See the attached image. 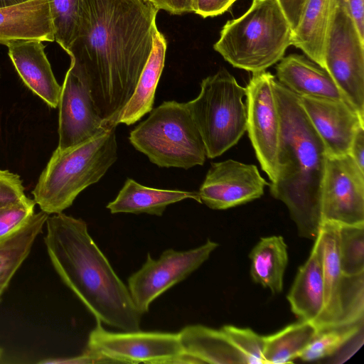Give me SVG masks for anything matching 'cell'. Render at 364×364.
Masks as SVG:
<instances>
[{
	"label": "cell",
	"mask_w": 364,
	"mask_h": 364,
	"mask_svg": "<svg viewBox=\"0 0 364 364\" xmlns=\"http://www.w3.org/2000/svg\"><path fill=\"white\" fill-rule=\"evenodd\" d=\"M159 10L150 0H82L70 70L109 126L132 97L150 56Z\"/></svg>",
	"instance_id": "cell-1"
},
{
	"label": "cell",
	"mask_w": 364,
	"mask_h": 364,
	"mask_svg": "<svg viewBox=\"0 0 364 364\" xmlns=\"http://www.w3.org/2000/svg\"><path fill=\"white\" fill-rule=\"evenodd\" d=\"M46 225L44 242L54 269L97 321L123 331L140 330L142 314L86 223L62 212L48 216Z\"/></svg>",
	"instance_id": "cell-2"
},
{
	"label": "cell",
	"mask_w": 364,
	"mask_h": 364,
	"mask_svg": "<svg viewBox=\"0 0 364 364\" xmlns=\"http://www.w3.org/2000/svg\"><path fill=\"white\" fill-rule=\"evenodd\" d=\"M274 91L280 141L279 175L269 184L270 193L286 205L299 236L315 240L322 224L321 193L328 155L299 96L276 79Z\"/></svg>",
	"instance_id": "cell-3"
},
{
	"label": "cell",
	"mask_w": 364,
	"mask_h": 364,
	"mask_svg": "<svg viewBox=\"0 0 364 364\" xmlns=\"http://www.w3.org/2000/svg\"><path fill=\"white\" fill-rule=\"evenodd\" d=\"M115 126L89 140L53 153L32 191L47 214L62 213L87 187L98 182L117 159Z\"/></svg>",
	"instance_id": "cell-4"
},
{
	"label": "cell",
	"mask_w": 364,
	"mask_h": 364,
	"mask_svg": "<svg viewBox=\"0 0 364 364\" xmlns=\"http://www.w3.org/2000/svg\"><path fill=\"white\" fill-rule=\"evenodd\" d=\"M292 33L276 0H253L244 14L226 22L213 48L233 67L255 73L284 57Z\"/></svg>",
	"instance_id": "cell-5"
},
{
	"label": "cell",
	"mask_w": 364,
	"mask_h": 364,
	"mask_svg": "<svg viewBox=\"0 0 364 364\" xmlns=\"http://www.w3.org/2000/svg\"><path fill=\"white\" fill-rule=\"evenodd\" d=\"M129 139L159 167L188 169L203 165L207 157L187 102H162L130 132Z\"/></svg>",
	"instance_id": "cell-6"
},
{
	"label": "cell",
	"mask_w": 364,
	"mask_h": 364,
	"mask_svg": "<svg viewBox=\"0 0 364 364\" xmlns=\"http://www.w3.org/2000/svg\"><path fill=\"white\" fill-rule=\"evenodd\" d=\"M245 96L246 87L223 68L204 78L198 95L187 102L208 158L222 155L247 131Z\"/></svg>",
	"instance_id": "cell-7"
},
{
	"label": "cell",
	"mask_w": 364,
	"mask_h": 364,
	"mask_svg": "<svg viewBox=\"0 0 364 364\" xmlns=\"http://www.w3.org/2000/svg\"><path fill=\"white\" fill-rule=\"evenodd\" d=\"M319 246L324 283V309L318 331L364 319V272H342L338 248V224L322 223L315 239Z\"/></svg>",
	"instance_id": "cell-8"
},
{
	"label": "cell",
	"mask_w": 364,
	"mask_h": 364,
	"mask_svg": "<svg viewBox=\"0 0 364 364\" xmlns=\"http://www.w3.org/2000/svg\"><path fill=\"white\" fill-rule=\"evenodd\" d=\"M324 63L344 100L364 119V38L342 0L337 1Z\"/></svg>",
	"instance_id": "cell-9"
},
{
	"label": "cell",
	"mask_w": 364,
	"mask_h": 364,
	"mask_svg": "<svg viewBox=\"0 0 364 364\" xmlns=\"http://www.w3.org/2000/svg\"><path fill=\"white\" fill-rule=\"evenodd\" d=\"M87 349L109 363H199L184 352L178 333H114L105 330L100 322L90 333Z\"/></svg>",
	"instance_id": "cell-10"
},
{
	"label": "cell",
	"mask_w": 364,
	"mask_h": 364,
	"mask_svg": "<svg viewBox=\"0 0 364 364\" xmlns=\"http://www.w3.org/2000/svg\"><path fill=\"white\" fill-rule=\"evenodd\" d=\"M269 72L252 73L246 87L247 131L256 156L271 183L279 175L280 118Z\"/></svg>",
	"instance_id": "cell-11"
},
{
	"label": "cell",
	"mask_w": 364,
	"mask_h": 364,
	"mask_svg": "<svg viewBox=\"0 0 364 364\" xmlns=\"http://www.w3.org/2000/svg\"><path fill=\"white\" fill-rule=\"evenodd\" d=\"M218 246L208 240L186 251L166 250L158 259L148 254L142 267L128 279L127 287L139 311L146 313L154 299L196 270Z\"/></svg>",
	"instance_id": "cell-12"
},
{
	"label": "cell",
	"mask_w": 364,
	"mask_h": 364,
	"mask_svg": "<svg viewBox=\"0 0 364 364\" xmlns=\"http://www.w3.org/2000/svg\"><path fill=\"white\" fill-rule=\"evenodd\" d=\"M321 216L322 223L364 224V171L348 154L327 157Z\"/></svg>",
	"instance_id": "cell-13"
},
{
	"label": "cell",
	"mask_w": 364,
	"mask_h": 364,
	"mask_svg": "<svg viewBox=\"0 0 364 364\" xmlns=\"http://www.w3.org/2000/svg\"><path fill=\"white\" fill-rule=\"evenodd\" d=\"M267 185L256 166L228 159L211 164L198 194L208 208L225 210L260 198Z\"/></svg>",
	"instance_id": "cell-14"
},
{
	"label": "cell",
	"mask_w": 364,
	"mask_h": 364,
	"mask_svg": "<svg viewBox=\"0 0 364 364\" xmlns=\"http://www.w3.org/2000/svg\"><path fill=\"white\" fill-rule=\"evenodd\" d=\"M58 107L59 149L77 145L113 127L99 115L89 90L70 69L61 86Z\"/></svg>",
	"instance_id": "cell-15"
},
{
	"label": "cell",
	"mask_w": 364,
	"mask_h": 364,
	"mask_svg": "<svg viewBox=\"0 0 364 364\" xmlns=\"http://www.w3.org/2000/svg\"><path fill=\"white\" fill-rule=\"evenodd\" d=\"M302 108L323 141L328 156L348 154L364 119L345 100L299 97Z\"/></svg>",
	"instance_id": "cell-16"
},
{
	"label": "cell",
	"mask_w": 364,
	"mask_h": 364,
	"mask_svg": "<svg viewBox=\"0 0 364 364\" xmlns=\"http://www.w3.org/2000/svg\"><path fill=\"white\" fill-rule=\"evenodd\" d=\"M4 45L7 46L9 56L24 84L49 107L56 108L61 86L53 75L42 42L16 40Z\"/></svg>",
	"instance_id": "cell-17"
},
{
	"label": "cell",
	"mask_w": 364,
	"mask_h": 364,
	"mask_svg": "<svg viewBox=\"0 0 364 364\" xmlns=\"http://www.w3.org/2000/svg\"><path fill=\"white\" fill-rule=\"evenodd\" d=\"M276 75L278 82L299 97L345 100L327 70L307 56L294 53L283 57Z\"/></svg>",
	"instance_id": "cell-18"
},
{
	"label": "cell",
	"mask_w": 364,
	"mask_h": 364,
	"mask_svg": "<svg viewBox=\"0 0 364 364\" xmlns=\"http://www.w3.org/2000/svg\"><path fill=\"white\" fill-rule=\"evenodd\" d=\"M16 40L55 41L48 0L0 9V44Z\"/></svg>",
	"instance_id": "cell-19"
},
{
	"label": "cell",
	"mask_w": 364,
	"mask_h": 364,
	"mask_svg": "<svg viewBox=\"0 0 364 364\" xmlns=\"http://www.w3.org/2000/svg\"><path fill=\"white\" fill-rule=\"evenodd\" d=\"M287 298L299 321L311 322L317 328L324 309V283L321 255L316 240L308 259L299 268Z\"/></svg>",
	"instance_id": "cell-20"
},
{
	"label": "cell",
	"mask_w": 364,
	"mask_h": 364,
	"mask_svg": "<svg viewBox=\"0 0 364 364\" xmlns=\"http://www.w3.org/2000/svg\"><path fill=\"white\" fill-rule=\"evenodd\" d=\"M338 0H306L296 28L293 31L291 46L324 68L326 45Z\"/></svg>",
	"instance_id": "cell-21"
},
{
	"label": "cell",
	"mask_w": 364,
	"mask_h": 364,
	"mask_svg": "<svg viewBox=\"0 0 364 364\" xmlns=\"http://www.w3.org/2000/svg\"><path fill=\"white\" fill-rule=\"evenodd\" d=\"M178 334L184 352L199 363L247 364L244 354L222 329L190 325Z\"/></svg>",
	"instance_id": "cell-22"
},
{
	"label": "cell",
	"mask_w": 364,
	"mask_h": 364,
	"mask_svg": "<svg viewBox=\"0 0 364 364\" xmlns=\"http://www.w3.org/2000/svg\"><path fill=\"white\" fill-rule=\"evenodd\" d=\"M185 199L200 202L198 192L164 190L143 186L127 178L117 196L107 208L111 213H146L161 216L166 207Z\"/></svg>",
	"instance_id": "cell-23"
},
{
	"label": "cell",
	"mask_w": 364,
	"mask_h": 364,
	"mask_svg": "<svg viewBox=\"0 0 364 364\" xmlns=\"http://www.w3.org/2000/svg\"><path fill=\"white\" fill-rule=\"evenodd\" d=\"M166 47L164 35L157 31L152 51L132 97L117 119V125L133 124L153 109L156 90L164 66Z\"/></svg>",
	"instance_id": "cell-24"
},
{
	"label": "cell",
	"mask_w": 364,
	"mask_h": 364,
	"mask_svg": "<svg viewBox=\"0 0 364 364\" xmlns=\"http://www.w3.org/2000/svg\"><path fill=\"white\" fill-rule=\"evenodd\" d=\"M48 214L33 213L20 228L0 240V301L12 277L28 256Z\"/></svg>",
	"instance_id": "cell-25"
},
{
	"label": "cell",
	"mask_w": 364,
	"mask_h": 364,
	"mask_svg": "<svg viewBox=\"0 0 364 364\" xmlns=\"http://www.w3.org/2000/svg\"><path fill=\"white\" fill-rule=\"evenodd\" d=\"M249 257L252 280L273 294L282 292L288 263L287 246L284 238L279 235L262 237Z\"/></svg>",
	"instance_id": "cell-26"
},
{
	"label": "cell",
	"mask_w": 364,
	"mask_h": 364,
	"mask_svg": "<svg viewBox=\"0 0 364 364\" xmlns=\"http://www.w3.org/2000/svg\"><path fill=\"white\" fill-rule=\"evenodd\" d=\"M318 329L311 322L299 321L264 336V364L292 363L311 342Z\"/></svg>",
	"instance_id": "cell-27"
},
{
	"label": "cell",
	"mask_w": 364,
	"mask_h": 364,
	"mask_svg": "<svg viewBox=\"0 0 364 364\" xmlns=\"http://www.w3.org/2000/svg\"><path fill=\"white\" fill-rule=\"evenodd\" d=\"M363 320L318 331L299 358L310 362L336 355L355 337L363 333Z\"/></svg>",
	"instance_id": "cell-28"
},
{
	"label": "cell",
	"mask_w": 364,
	"mask_h": 364,
	"mask_svg": "<svg viewBox=\"0 0 364 364\" xmlns=\"http://www.w3.org/2000/svg\"><path fill=\"white\" fill-rule=\"evenodd\" d=\"M338 248L344 274L355 276L364 272V224H338Z\"/></svg>",
	"instance_id": "cell-29"
},
{
	"label": "cell",
	"mask_w": 364,
	"mask_h": 364,
	"mask_svg": "<svg viewBox=\"0 0 364 364\" xmlns=\"http://www.w3.org/2000/svg\"><path fill=\"white\" fill-rule=\"evenodd\" d=\"M55 41L67 51L78 28L82 0H48Z\"/></svg>",
	"instance_id": "cell-30"
},
{
	"label": "cell",
	"mask_w": 364,
	"mask_h": 364,
	"mask_svg": "<svg viewBox=\"0 0 364 364\" xmlns=\"http://www.w3.org/2000/svg\"><path fill=\"white\" fill-rule=\"evenodd\" d=\"M242 351L247 364H264V339L250 328L225 325L221 328Z\"/></svg>",
	"instance_id": "cell-31"
},
{
	"label": "cell",
	"mask_w": 364,
	"mask_h": 364,
	"mask_svg": "<svg viewBox=\"0 0 364 364\" xmlns=\"http://www.w3.org/2000/svg\"><path fill=\"white\" fill-rule=\"evenodd\" d=\"M36 203L26 196L0 208V240L20 228L33 213Z\"/></svg>",
	"instance_id": "cell-32"
},
{
	"label": "cell",
	"mask_w": 364,
	"mask_h": 364,
	"mask_svg": "<svg viewBox=\"0 0 364 364\" xmlns=\"http://www.w3.org/2000/svg\"><path fill=\"white\" fill-rule=\"evenodd\" d=\"M24 187L20 176L0 169V208L24 198Z\"/></svg>",
	"instance_id": "cell-33"
},
{
	"label": "cell",
	"mask_w": 364,
	"mask_h": 364,
	"mask_svg": "<svg viewBox=\"0 0 364 364\" xmlns=\"http://www.w3.org/2000/svg\"><path fill=\"white\" fill-rule=\"evenodd\" d=\"M237 0H193V12L203 18L223 14Z\"/></svg>",
	"instance_id": "cell-34"
},
{
	"label": "cell",
	"mask_w": 364,
	"mask_h": 364,
	"mask_svg": "<svg viewBox=\"0 0 364 364\" xmlns=\"http://www.w3.org/2000/svg\"><path fill=\"white\" fill-rule=\"evenodd\" d=\"M294 31L299 21L306 0H276Z\"/></svg>",
	"instance_id": "cell-35"
},
{
	"label": "cell",
	"mask_w": 364,
	"mask_h": 364,
	"mask_svg": "<svg viewBox=\"0 0 364 364\" xmlns=\"http://www.w3.org/2000/svg\"><path fill=\"white\" fill-rule=\"evenodd\" d=\"M159 9L171 14L193 12V0H150Z\"/></svg>",
	"instance_id": "cell-36"
},
{
	"label": "cell",
	"mask_w": 364,
	"mask_h": 364,
	"mask_svg": "<svg viewBox=\"0 0 364 364\" xmlns=\"http://www.w3.org/2000/svg\"><path fill=\"white\" fill-rule=\"evenodd\" d=\"M348 154L360 170L364 171V126L357 129L350 144Z\"/></svg>",
	"instance_id": "cell-37"
},
{
	"label": "cell",
	"mask_w": 364,
	"mask_h": 364,
	"mask_svg": "<svg viewBox=\"0 0 364 364\" xmlns=\"http://www.w3.org/2000/svg\"><path fill=\"white\" fill-rule=\"evenodd\" d=\"M360 35L364 38V0H342Z\"/></svg>",
	"instance_id": "cell-38"
},
{
	"label": "cell",
	"mask_w": 364,
	"mask_h": 364,
	"mask_svg": "<svg viewBox=\"0 0 364 364\" xmlns=\"http://www.w3.org/2000/svg\"><path fill=\"white\" fill-rule=\"evenodd\" d=\"M28 0H0V9L26 2Z\"/></svg>",
	"instance_id": "cell-39"
},
{
	"label": "cell",
	"mask_w": 364,
	"mask_h": 364,
	"mask_svg": "<svg viewBox=\"0 0 364 364\" xmlns=\"http://www.w3.org/2000/svg\"><path fill=\"white\" fill-rule=\"evenodd\" d=\"M1 355H2V349L0 348V358L1 357Z\"/></svg>",
	"instance_id": "cell-40"
}]
</instances>
